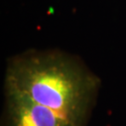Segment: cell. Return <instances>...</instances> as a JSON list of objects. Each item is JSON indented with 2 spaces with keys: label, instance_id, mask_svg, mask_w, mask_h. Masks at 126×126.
Here are the masks:
<instances>
[{
  "label": "cell",
  "instance_id": "cell-1",
  "mask_svg": "<svg viewBox=\"0 0 126 126\" xmlns=\"http://www.w3.org/2000/svg\"><path fill=\"white\" fill-rule=\"evenodd\" d=\"M100 79L76 57L61 51H28L9 61L8 93L23 95L62 116L73 126H85Z\"/></svg>",
  "mask_w": 126,
  "mask_h": 126
},
{
  "label": "cell",
  "instance_id": "cell-2",
  "mask_svg": "<svg viewBox=\"0 0 126 126\" xmlns=\"http://www.w3.org/2000/svg\"><path fill=\"white\" fill-rule=\"evenodd\" d=\"M7 126H73L52 109L25 96L6 92Z\"/></svg>",
  "mask_w": 126,
  "mask_h": 126
}]
</instances>
